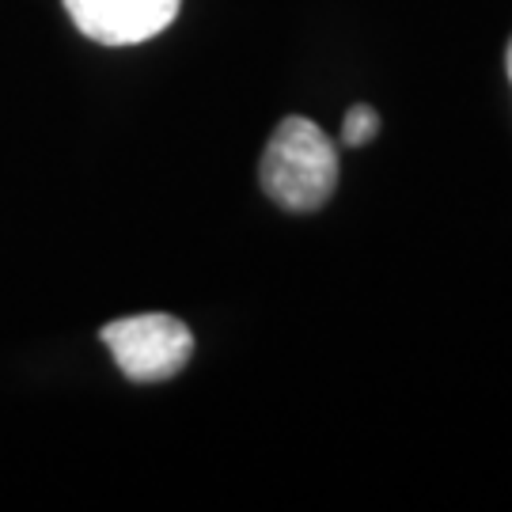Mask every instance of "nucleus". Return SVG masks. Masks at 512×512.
<instances>
[{"label":"nucleus","mask_w":512,"mask_h":512,"mask_svg":"<svg viewBox=\"0 0 512 512\" xmlns=\"http://www.w3.org/2000/svg\"><path fill=\"white\" fill-rule=\"evenodd\" d=\"M505 69H509V80H512V42H509V57H505Z\"/></svg>","instance_id":"39448f33"},{"label":"nucleus","mask_w":512,"mask_h":512,"mask_svg":"<svg viewBox=\"0 0 512 512\" xmlns=\"http://www.w3.org/2000/svg\"><path fill=\"white\" fill-rule=\"evenodd\" d=\"M262 190L281 209L311 213L338 186V148L308 118H285L262 152Z\"/></svg>","instance_id":"f257e3e1"},{"label":"nucleus","mask_w":512,"mask_h":512,"mask_svg":"<svg viewBox=\"0 0 512 512\" xmlns=\"http://www.w3.org/2000/svg\"><path fill=\"white\" fill-rule=\"evenodd\" d=\"M76 31L103 46H137L179 16V0H65Z\"/></svg>","instance_id":"7ed1b4c3"},{"label":"nucleus","mask_w":512,"mask_h":512,"mask_svg":"<svg viewBox=\"0 0 512 512\" xmlns=\"http://www.w3.org/2000/svg\"><path fill=\"white\" fill-rule=\"evenodd\" d=\"M103 346L110 349L114 365L122 368L133 384H160L183 372L190 353H194V334L183 319L167 311H148V315H129L114 319L99 330Z\"/></svg>","instance_id":"f03ea898"},{"label":"nucleus","mask_w":512,"mask_h":512,"mask_svg":"<svg viewBox=\"0 0 512 512\" xmlns=\"http://www.w3.org/2000/svg\"><path fill=\"white\" fill-rule=\"evenodd\" d=\"M376 133H380V114H376V110L365 107V103L349 107L346 122H342V145L361 148V145H368Z\"/></svg>","instance_id":"20e7f679"}]
</instances>
